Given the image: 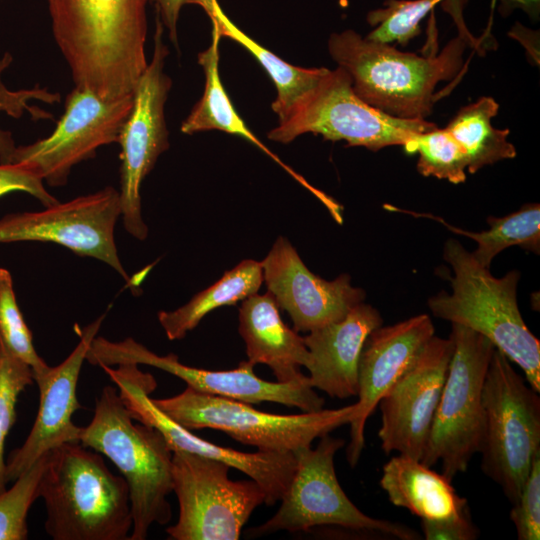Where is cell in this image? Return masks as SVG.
I'll use <instances>...</instances> for the list:
<instances>
[{"instance_id":"1","label":"cell","mask_w":540,"mask_h":540,"mask_svg":"<svg viewBox=\"0 0 540 540\" xmlns=\"http://www.w3.org/2000/svg\"><path fill=\"white\" fill-rule=\"evenodd\" d=\"M150 0H47L54 40L75 87L105 100L132 96L148 61Z\"/></svg>"},{"instance_id":"2","label":"cell","mask_w":540,"mask_h":540,"mask_svg":"<svg viewBox=\"0 0 540 540\" xmlns=\"http://www.w3.org/2000/svg\"><path fill=\"white\" fill-rule=\"evenodd\" d=\"M40 497L54 540H126L132 529L129 489L100 453L79 441L49 451Z\"/></svg>"},{"instance_id":"3","label":"cell","mask_w":540,"mask_h":540,"mask_svg":"<svg viewBox=\"0 0 540 540\" xmlns=\"http://www.w3.org/2000/svg\"><path fill=\"white\" fill-rule=\"evenodd\" d=\"M466 43L460 34L438 55L425 57L347 29L329 37L328 51L363 101L397 118L425 119L432 112L437 84L462 68Z\"/></svg>"},{"instance_id":"4","label":"cell","mask_w":540,"mask_h":540,"mask_svg":"<svg viewBox=\"0 0 540 540\" xmlns=\"http://www.w3.org/2000/svg\"><path fill=\"white\" fill-rule=\"evenodd\" d=\"M78 440L108 457L124 476L133 520L129 540H144L154 523L170 521L173 451L159 430L132 418L115 387L102 389Z\"/></svg>"},{"instance_id":"5","label":"cell","mask_w":540,"mask_h":540,"mask_svg":"<svg viewBox=\"0 0 540 540\" xmlns=\"http://www.w3.org/2000/svg\"><path fill=\"white\" fill-rule=\"evenodd\" d=\"M444 259L452 266V293L441 291L428 300L435 317L468 327L489 339L524 372L540 392V342L529 330L517 303L520 273L492 276L456 239L446 241Z\"/></svg>"},{"instance_id":"6","label":"cell","mask_w":540,"mask_h":540,"mask_svg":"<svg viewBox=\"0 0 540 540\" xmlns=\"http://www.w3.org/2000/svg\"><path fill=\"white\" fill-rule=\"evenodd\" d=\"M500 350L493 351L483 385V473L514 504L540 451V397Z\"/></svg>"},{"instance_id":"7","label":"cell","mask_w":540,"mask_h":540,"mask_svg":"<svg viewBox=\"0 0 540 540\" xmlns=\"http://www.w3.org/2000/svg\"><path fill=\"white\" fill-rule=\"evenodd\" d=\"M450 337L453 353L420 462L432 467L440 461L442 474L452 482L480 451L485 421L482 392L495 346L459 324H452Z\"/></svg>"},{"instance_id":"8","label":"cell","mask_w":540,"mask_h":540,"mask_svg":"<svg viewBox=\"0 0 540 540\" xmlns=\"http://www.w3.org/2000/svg\"><path fill=\"white\" fill-rule=\"evenodd\" d=\"M437 126L425 119L391 116L363 101L354 92L349 74L342 68L328 70L267 137L290 143L306 133L325 140H344L349 146L378 151L387 146H407L419 134Z\"/></svg>"},{"instance_id":"9","label":"cell","mask_w":540,"mask_h":540,"mask_svg":"<svg viewBox=\"0 0 540 540\" xmlns=\"http://www.w3.org/2000/svg\"><path fill=\"white\" fill-rule=\"evenodd\" d=\"M152 402L188 430L211 428L262 451L294 452L340 426L349 424L356 403L337 409L280 415L252 408L248 403L186 387L181 393Z\"/></svg>"},{"instance_id":"10","label":"cell","mask_w":540,"mask_h":540,"mask_svg":"<svg viewBox=\"0 0 540 540\" xmlns=\"http://www.w3.org/2000/svg\"><path fill=\"white\" fill-rule=\"evenodd\" d=\"M344 445V439L327 434L320 438L316 448L306 446L294 451L295 471L280 499L278 511L265 523L249 529L248 534L257 537L278 531L297 532L335 525L378 532L401 540L420 539L419 534L407 526L366 515L348 498L334 466L335 455Z\"/></svg>"},{"instance_id":"11","label":"cell","mask_w":540,"mask_h":540,"mask_svg":"<svg viewBox=\"0 0 540 540\" xmlns=\"http://www.w3.org/2000/svg\"><path fill=\"white\" fill-rule=\"evenodd\" d=\"M229 466L183 450L173 451L172 481L179 516L166 529L172 540H237L266 495L254 480L233 481Z\"/></svg>"},{"instance_id":"12","label":"cell","mask_w":540,"mask_h":540,"mask_svg":"<svg viewBox=\"0 0 540 540\" xmlns=\"http://www.w3.org/2000/svg\"><path fill=\"white\" fill-rule=\"evenodd\" d=\"M163 34L164 26L157 15L152 58L134 88L131 109L117 141L121 161V217L125 230L138 240L148 236L142 217V182L158 157L169 148L165 103L172 81L164 71L169 49Z\"/></svg>"},{"instance_id":"13","label":"cell","mask_w":540,"mask_h":540,"mask_svg":"<svg viewBox=\"0 0 540 540\" xmlns=\"http://www.w3.org/2000/svg\"><path fill=\"white\" fill-rule=\"evenodd\" d=\"M86 361L96 366L126 363L152 366L180 378L194 390L248 404L274 402L302 412L319 411L325 404L324 398L310 385L308 376L301 381L269 382L254 373L255 365L248 360L233 370L195 368L181 363L173 353L158 355L131 337L110 341L96 336L88 348Z\"/></svg>"},{"instance_id":"14","label":"cell","mask_w":540,"mask_h":540,"mask_svg":"<svg viewBox=\"0 0 540 540\" xmlns=\"http://www.w3.org/2000/svg\"><path fill=\"white\" fill-rule=\"evenodd\" d=\"M120 216L119 190L107 186L42 211L4 215L0 218V243H55L107 264L131 284L115 243L114 231Z\"/></svg>"},{"instance_id":"15","label":"cell","mask_w":540,"mask_h":540,"mask_svg":"<svg viewBox=\"0 0 540 540\" xmlns=\"http://www.w3.org/2000/svg\"><path fill=\"white\" fill-rule=\"evenodd\" d=\"M101 368L116 384L132 418L159 430L172 451L183 450L221 461L256 481L265 492L266 505L280 501L295 471L293 452L258 450L247 453L209 442L174 422L154 405L150 394L156 389L157 382L150 373L141 371L133 363L119 364L117 368L102 365Z\"/></svg>"},{"instance_id":"16","label":"cell","mask_w":540,"mask_h":540,"mask_svg":"<svg viewBox=\"0 0 540 540\" xmlns=\"http://www.w3.org/2000/svg\"><path fill=\"white\" fill-rule=\"evenodd\" d=\"M131 105L132 96L105 100L87 89L74 87L52 133L31 144L16 146L10 163L28 164L49 186H64L75 165L94 158L100 147L118 141Z\"/></svg>"},{"instance_id":"17","label":"cell","mask_w":540,"mask_h":540,"mask_svg":"<svg viewBox=\"0 0 540 540\" xmlns=\"http://www.w3.org/2000/svg\"><path fill=\"white\" fill-rule=\"evenodd\" d=\"M454 344L433 336L380 399L378 436L386 454L421 460L442 393Z\"/></svg>"},{"instance_id":"18","label":"cell","mask_w":540,"mask_h":540,"mask_svg":"<svg viewBox=\"0 0 540 540\" xmlns=\"http://www.w3.org/2000/svg\"><path fill=\"white\" fill-rule=\"evenodd\" d=\"M263 282L279 308L285 310L297 332H310L343 319L365 299V292L342 274L327 281L313 274L296 249L278 237L261 261Z\"/></svg>"},{"instance_id":"19","label":"cell","mask_w":540,"mask_h":540,"mask_svg":"<svg viewBox=\"0 0 540 540\" xmlns=\"http://www.w3.org/2000/svg\"><path fill=\"white\" fill-rule=\"evenodd\" d=\"M106 313L87 326L75 325L79 342L59 365L35 380L40 391L39 409L33 427L23 445L10 453L6 462V481H15L43 454L67 442L79 441L81 427L72 422V415L81 405L77 399V383L86 353L97 336Z\"/></svg>"},{"instance_id":"20","label":"cell","mask_w":540,"mask_h":540,"mask_svg":"<svg viewBox=\"0 0 540 540\" xmlns=\"http://www.w3.org/2000/svg\"><path fill=\"white\" fill-rule=\"evenodd\" d=\"M434 333L430 316L420 314L394 325H381L368 335L358 364V401L349 423L346 457L351 467L356 466L364 449L366 421Z\"/></svg>"},{"instance_id":"21","label":"cell","mask_w":540,"mask_h":540,"mask_svg":"<svg viewBox=\"0 0 540 540\" xmlns=\"http://www.w3.org/2000/svg\"><path fill=\"white\" fill-rule=\"evenodd\" d=\"M383 323L377 309L364 302L341 320L309 332L304 343L310 354L309 382L330 397L357 396L358 364L368 335Z\"/></svg>"},{"instance_id":"22","label":"cell","mask_w":540,"mask_h":540,"mask_svg":"<svg viewBox=\"0 0 540 540\" xmlns=\"http://www.w3.org/2000/svg\"><path fill=\"white\" fill-rule=\"evenodd\" d=\"M238 318L248 361L270 367L279 382L307 377L300 371L301 366L307 368L310 363L304 338L284 323L270 292L255 293L242 300Z\"/></svg>"},{"instance_id":"23","label":"cell","mask_w":540,"mask_h":540,"mask_svg":"<svg viewBox=\"0 0 540 540\" xmlns=\"http://www.w3.org/2000/svg\"><path fill=\"white\" fill-rule=\"evenodd\" d=\"M419 460L405 455L392 457L382 469L380 486L389 501L421 520H446L461 515L468 502L451 481Z\"/></svg>"},{"instance_id":"24","label":"cell","mask_w":540,"mask_h":540,"mask_svg":"<svg viewBox=\"0 0 540 540\" xmlns=\"http://www.w3.org/2000/svg\"><path fill=\"white\" fill-rule=\"evenodd\" d=\"M221 36L213 25L210 46L198 54V63L205 74V87L200 100L194 105L189 115L182 122L180 130L184 134H194L208 130H220L228 134L243 137L270 156L295 180L315 196L319 190L309 184L301 175L282 162L255 134L235 111L219 76V42Z\"/></svg>"},{"instance_id":"25","label":"cell","mask_w":540,"mask_h":540,"mask_svg":"<svg viewBox=\"0 0 540 540\" xmlns=\"http://www.w3.org/2000/svg\"><path fill=\"white\" fill-rule=\"evenodd\" d=\"M262 283L261 262L243 260L186 304L172 311L158 312V321L169 340L182 339L208 313L221 306L234 305L257 293Z\"/></svg>"},{"instance_id":"26","label":"cell","mask_w":540,"mask_h":540,"mask_svg":"<svg viewBox=\"0 0 540 540\" xmlns=\"http://www.w3.org/2000/svg\"><path fill=\"white\" fill-rule=\"evenodd\" d=\"M216 26L221 37H227L247 49L266 70L272 79L277 97L272 103V110L278 121L286 117L289 111L309 93L329 69L301 68L293 66L279 58L243 33L223 13L216 0H208L203 6Z\"/></svg>"},{"instance_id":"27","label":"cell","mask_w":540,"mask_h":540,"mask_svg":"<svg viewBox=\"0 0 540 540\" xmlns=\"http://www.w3.org/2000/svg\"><path fill=\"white\" fill-rule=\"evenodd\" d=\"M498 110L496 100L481 97L461 108L445 127L464 151L470 173L516 156L514 145L508 141L509 130L496 129L491 124Z\"/></svg>"},{"instance_id":"28","label":"cell","mask_w":540,"mask_h":540,"mask_svg":"<svg viewBox=\"0 0 540 540\" xmlns=\"http://www.w3.org/2000/svg\"><path fill=\"white\" fill-rule=\"evenodd\" d=\"M397 212L410 213L417 217H428L444 225L450 231L473 239L477 249L472 253L483 267L489 268L493 258L502 250L519 246L536 254L540 252V206L527 204L516 212L504 217L489 216L487 222L490 229L482 232H471L454 227L442 218L427 213H415L388 207Z\"/></svg>"},{"instance_id":"29","label":"cell","mask_w":540,"mask_h":540,"mask_svg":"<svg viewBox=\"0 0 540 540\" xmlns=\"http://www.w3.org/2000/svg\"><path fill=\"white\" fill-rule=\"evenodd\" d=\"M406 152L419 153L417 170L423 176H434L458 184L466 180L467 160L464 151L444 128L419 134L404 147Z\"/></svg>"},{"instance_id":"30","label":"cell","mask_w":540,"mask_h":540,"mask_svg":"<svg viewBox=\"0 0 540 540\" xmlns=\"http://www.w3.org/2000/svg\"><path fill=\"white\" fill-rule=\"evenodd\" d=\"M48 458L49 452L43 454L14 481L10 489L0 493V540L28 538L27 515L33 502L40 497Z\"/></svg>"},{"instance_id":"31","label":"cell","mask_w":540,"mask_h":540,"mask_svg":"<svg viewBox=\"0 0 540 540\" xmlns=\"http://www.w3.org/2000/svg\"><path fill=\"white\" fill-rule=\"evenodd\" d=\"M444 0H386L385 6L367 14V22L375 28L368 40L405 46L421 33V20Z\"/></svg>"},{"instance_id":"32","label":"cell","mask_w":540,"mask_h":540,"mask_svg":"<svg viewBox=\"0 0 540 540\" xmlns=\"http://www.w3.org/2000/svg\"><path fill=\"white\" fill-rule=\"evenodd\" d=\"M0 338L8 350L33 371L34 381L50 366L38 355L32 333L17 304L10 272L0 268Z\"/></svg>"},{"instance_id":"33","label":"cell","mask_w":540,"mask_h":540,"mask_svg":"<svg viewBox=\"0 0 540 540\" xmlns=\"http://www.w3.org/2000/svg\"><path fill=\"white\" fill-rule=\"evenodd\" d=\"M12 62L13 56L9 52L0 56V115L4 113L13 118H21L28 113L34 120L53 119L51 113L30 102L37 100L51 105L60 102L61 95L39 85L20 90L9 89L2 77ZM15 148L12 133L0 126V163H10Z\"/></svg>"},{"instance_id":"34","label":"cell","mask_w":540,"mask_h":540,"mask_svg":"<svg viewBox=\"0 0 540 540\" xmlns=\"http://www.w3.org/2000/svg\"><path fill=\"white\" fill-rule=\"evenodd\" d=\"M34 381L31 367L12 354L1 340L0 350V493L6 490L4 445L16 418L19 394Z\"/></svg>"},{"instance_id":"35","label":"cell","mask_w":540,"mask_h":540,"mask_svg":"<svg viewBox=\"0 0 540 540\" xmlns=\"http://www.w3.org/2000/svg\"><path fill=\"white\" fill-rule=\"evenodd\" d=\"M519 540L540 539V451L532 465L517 501L510 511Z\"/></svg>"},{"instance_id":"36","label":"cell","mask_w":540,"mask_h":540,"mask_svg":"<svg viewBox=\"0 0 540 540\" xmlns=\"http://www.w3.org/2000/svg\"><path fill=\"white\" fill-rule=\"evenodd\" d=\"M15 191L30 194L44 207L59 202L46 190L42 177L32 166L25 163H0V197Z\"/></svg>"},{"instance_id":"37","label":"cell","mask_w":540,"mask_h":540,"mask_svg":"<svg viewBox=\"0 0 540 540\" xmlns=\"http://www.w3.org/2000/svg\"><path fill=\"white\" fill-rule=\"evenodd\" d=\"M421 529L426 540H475L479 536L469 507L461 515L451 519L422 520Z\"/></svg>"},{"instance_id":"38","label":"cell","mask_w":540,"mask_h":540,"mask_svg":"<svg viewBox=\"0 0 540 540\" xmlns=\"http://www.w3.org/2000/svg\"><path fill=\"white\" fill-rule=\"evenodd\" d=\"M155 3L157 15L164 28L167 29L170 40L178 46L177 23L182 7L190 4L191 0H152Z\"/></svg>"},{"instance_id":"39","label":"cell","mask_w":540,"mask_h":540,"mask_svg":"<svg viewBox=\"0 0 540 540\" xmlns=\"http://www.w3.org/2000/svg\"><path fill=\"white\" fill-rule=\"evenodd\" d=\"M0 350H1V338H0Z\"/></svg>"}]
</instances>
